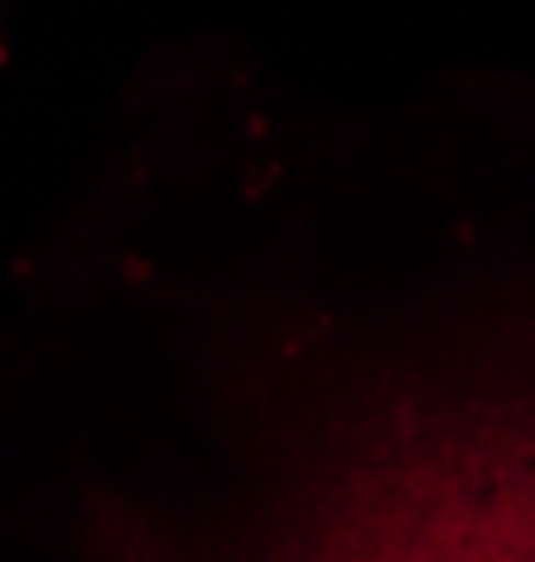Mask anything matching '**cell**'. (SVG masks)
<instances>
[{
  "label": "cell",
  "mask_w": 535,
  "mask_h": 562,
  "mask_svg": "<svg viewBox=\"0 0 535 562\" xmlns=\"http://www.w3.org/2000/svg\"><path fill=\"white\" fill-rule=\"evenodd\" d=\"M246 562H535V368L391 401Z\"/></svg>",
  "instance_id": "obj_1"
}]
</instances>
